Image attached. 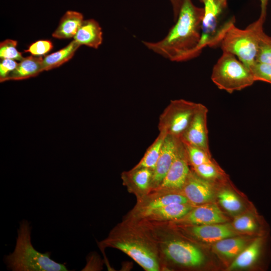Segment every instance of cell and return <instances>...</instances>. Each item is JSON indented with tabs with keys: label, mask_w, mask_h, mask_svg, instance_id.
<instances>
[{
	"label": "cell",
	"mask_w": 271,
	"mask_h": 271,
	"mask_svg": "<svg viewBox=\"0 0 271 271\" xmlns=\"http://www.w3.org/2000/svg\"><path fill=\"white\" fill-rule=\"evenodd\" d=\"M43 58L30 56L24 58L8 76V80H20L35 77L44 71Z\"/></svg>",
	"instance_id": "ffe728a7"
},
{
	"label": "cell",
	"mask_w": 271,
	"mask_h": 271,
	"mask_svg": "<svg viewBox=\"0 0 271 271\" xmlns=\"http://www.w3.org/2000/svg\"><path fill=\"white\" fill-rule=\"evenodd\" d=\"M189 165L185 145L180 139L171 166L161 185L154 190L180 192L190 172Z\"/></svg>",
	"instance_id": "30bf717a"
},
{
	"label": "cell",
	"mask_w": 271,
	"mask_h": 271,
	"mask_svg": "<svg viewBox=\"0 0 271 271\" xmlns=\"http://www.w3.org/2000/svg\"><path fill=\"white\" fill-rule=\"evenodd\" d=\"M174 225L182 233L194 240L206 243H215L224 238L236 235L233 227L225 223L205 225Z\"/></svg>",
	"instance_id": "8fae6325"
},
{
	"label": "cell",
	"mask_w": 271,
	"mask_h": 271,
	"mask_svg": "<svg viewBox=\"0 0 271 271\" xmlns=\"http://www.w3.org/2000/svg\"><path fill=\"white\" fill-rule=\"evenodd\" d=\"M145 223L154 238L158 248L162 271L172 270L175 267L195 268L202 266L205 256L193 239L180 231L170 222Z\"/></svg>",
	"instance_id": "3957f363"
},
{
	"label": "cell",
	"mask_w": 271,
	"mask_h": 271,
	"mask_svg": "<svg viewBox=\"0 0 271 271\" xmlns=\"http://www.w3.org/2000/svg\"><path fill=\"white\" fill-rule=\"evenodd\" d=\"M201 104L183 99L171 100L159 116V132L181 138Z\"/></svg>",
	"instance_id": "52a82bcc"
},
{
	"label": "cell",
	"mask_w": 271,
	"mask_h": 271,
	"mask_svg": "<svg viewBox=\"0 0 271 271\" xmlns=\"http://www.w3.org/2000/svg\"><path fill=\"white\" fill-rule=\"evenodd\" d=\"M174 203H190L181 192L163 190H154L141 199L137 200L134 207L122 219L139 221L154 209Z\"/></svg>",
	"instance_id": "9c48e42d"
},
{
	"label": "cell",
	"mask_w": 271,
	"mask_h": 271,
	"mask_svg": "<svg viewBox=\"0 0 271 271\" xmlns=\"http://www.w3.org/2000/svg\"><path fill=\"white\" fill-rule=\"evenodd\" d=\"M192 170L202 178L211 182L223 177V173L212 160L198 166L193 167Z\"/></svg>",
	"instance_id": "4316f807"
},
{
	"label": "cell",
	"mask_w": 271,
	"mask_h": 271,
	"mask_svg": "<svg viewBox=\"0 0 271 271\" xmlns=\"http://www.w3.org/2000/svg\"><path fill=\"white\" fill-rule=\"evenodd\" d=\"M31 230L28 221L23 220L20 222L15 249L4 257L8 269L13 271L68 270L64 264L51 259L50 252L42 253L34 247Z\"/></svg>",
	"instance_id": "277c9868"
},
{
	"label": "cell",
	"mask_w": 271,
	"mask_h": 271,
	"mask_svg": "<svg viewBox=\"0 0 271 271\" xmlns=\"http://www.w3.org/2000/svg\"><path fill=\"white\" fill-rule=\"evenodd\" d=\"M217 197L221 206L229 212L236 213L242 209L241 201L234 193L228 189L221 190Z\"/></svg>",
	"instance_id": "d4e9b609"
},
{
	"label": "cell",
	"mask_w": 271,
	"mask_h": 271,
	"mask_svg": "<svg viewBox=\"0 0 271 271\" xmlns=\"http://www.w3.org/2000/svg\"><path fill=\"white\" fill-rule=\"evenodd\" d=\"M204 5V15L201 25V37L199 48L201 52L207 46H219L223 34L234 20L231 18L222 23L221 18L227 7L228 0H199Z\"/></svg>",
	"instance_id": "ba28073f"
},
{
	"label": "cell",
	"mask_w": 271,
	"mask_h": 271,
	"mask_svg": "<svg viewBox=\"0 0 271 271\" xmlns=\"http://www.w3.org/2000/svg\"><path fill=\"white\" fill-rule=\"evenodd\" d=\"M204 15L203 8L196 7L192 0H183L175 25L162 40L143 41L150 50L173 62H183L197 57Z\"/></svg>",
	"instance_id": "6da1fadb"
},
{
	"label": "cell",
	"mask_w": 271,
	"mask_h": 271,
	"mask_svg": "<svg viewBox=\"0 0 271 271\" xmlns=\"http://www.w3.org/2000/svg\"><path fill=\"white\" fill-rule=\"evenodd\" d=\"M226 220L219 208L209 202L195 206L182 218L170 223L175 225H194L225 223Z\"/></svg>",
	"instance_id": "4fadbf2b"
},
{
	"label": "cell",
	"mask_w": 271,
	"mask_h": 271,
	"mask_svg": "<svg viewBox=\"0 0 271 271\" xmlns=\"http://www.w3.org/2000/svg\"><path fill=\"white\" fill-rule=\"evenodd\" d=\"M98 245L120 250L146 271H162L157 243L143 222L122 219Z\"/></svg>",
	"instance_id": "7a4b0ae2"
},
{
	"label": "cell",
	"mask_w": 271,
	"mask_h": 271,
	"mask_svg": "<svg viewBox=\"0 0 271 271\" xmlns=\"http://www.w3.org/2000/svg\"><path fill=\"white\" fill-rule=\"evenodd\" d=\"M73 38L80 46L84 45L97 49L103 39L101 28L94 19L83 20Z\"/></svg>",
	"instance_id": "d6986e66"
},
{
	"label": "cell",
	"mask_w": 271,
	"mask_h": 271,
	"mask_svg": "<svg viewBox=\"0 0 271 271\" xmlns=\"http://www.w3.org/2000/svg\"><path fill=\"white\" fill-rule=\"evenodd\" d=\"M266 8H261L259 18L245 29H239L232 23L226 29L219 46L222 52L231 53L248 68L255 62Z\"/></svg>",
	"instance_id": "5b68a950"
},
{
	"label": "cell",
	"mask_w": 271,
	"mask_h": 271,
	"mask_svg": "<svg viewBox=\"0 0 271 271\" xmlns=\"http://www.w3.org/2000/svg\"><path fill=\"white\" fill-rule=\"evenodd\" d=\"M173 8L174 21L178 18L183 0H169Z\"/></svg>",
	"instance_id": "836d02e7"
},
{
	"label": "cell",
	"mask_w": 271,
	"mask_h": 271,
	"mask_svg": "<svg viewBox=\"0 0 271 271\" xmlns=\"http://www.w3.org/2000/svg\"><path fill=\"white\" fill-rule=\"evenodd\" d=\"M180 192L194 206L209 203L214 198L211 182L199 177L192 169Z\"/></svg>",
	"instance_id": "9a60e30c"
},
{
	"label": "cell",
	"mask_w": 271,
	"mask_h": 271,
	"mask_svg": "<svg viewBox=\"0 0 271 271\" xmlns=\"http://www.w3.org/2000/svg\"><path fill=\"white\" fill-rule=\"evenodd\" d=\"M211 79L219 89L229 93L243 89L255 82L249 69L235 55L225 52L214 65Z\"/></svg>",
	"instance_id": "8992f818"
},
{
	"label": "cell",
	"mask_w": 271,
	"mask_h": 271,
	"mask_svg": "<svg viewBox=\"0 0 271 271\" xmlns=\"http://www.w3.org/2000/svg\"><path fill=\"white\" fill-rule=\"evenodd\" d=\"M208 112L207 107L201 104L180 139L186 144L200 148L210 153L207 124Z\"/></svg>",
	"instance_id": "7c38bea8"
},
{
	"label": "cell",
	"mask_w": 271,
	"mask_h": 271,
	"mask_svg": "<svg viewBox=\"0 0 271 271\" xmlns=\"http://www.w3.org/2000/svg\"><path fill=\"white\" fill-rule=\"evenodd\" d=\"M255 61L271 65V37L262 33Z\"/></svg>",
	"instance_id": "4dcf8cb0"
},
{
	"label": "cell",
	"mask_w": 271,
	"mask_h": 271,
	"mask_svg": "<svg viewBox=\"0 0 271 271\" xmlns=\"http://www.w3.org/2000/svg\"><path fill=\"white\" fill-rule=\"evenodd\" d=\"M184 144L189 164L192 168L212 161L210 153L200 148Z\"/></svg>",
	"instance_id": "83f0119b"
},
{
	"label": "cell",
	"mask_w": 271,
	"mask_h": 271,
	"mask_svg": "<svg viewBox=\"0 0 271 271\" xmlns=\"http://www.w3.org/2000/svg\"><path fill=\"white\" fill-rule=\"evenodd\" d=\"M52 48L53 45L50 41L39 40L31 44L25 52H29L33 55H42L49 52Z\"/></svg>",
	"instance_id": "1f68e13d"
},
{
	"label": "cell",
	"mask_w": 271,
	"mask_h": 271,
	"mask_svg": "<svg viewBox=\"0 0 271 271\" xmlns=\"http://www.w3.org/2000/svg\"><path fill=\"white\" fill-rule=\"evenodd\" d=\"M180 140V138L166 136L159 158L153 170L152 191L159 187L171 166L176 157Z\"/></svg>",
	"instance_id": "2e32d148"
},
{
	"label": "cell",
	"mask_w": 271,
	"mask_h": 271,
	"mask_svg": "<svg viewBox=\"0 0 271 271\" xmlns=\"http://www.w3.org/2000/svg\"><path fill=\"white\" fill-rule=\"evenodd\" d=\"M153 173L151 169L134 167L121 173L122 184L137 200H140L152 191Z\"/></svg>",
	"instance_id": "5bb4252c"
},
{
	"label": "cell",
	"mask_w": 271,
	"mask_h": 271,
	"mask_svg": "<svg viewBox=\"0 0 271 271\" xmlns=\"http://www.w3.org/2000/svg\"><path fill=\"white\" fill-rule=\"evenodd\" d=\"M80 45L74 40L60 50L46 56L43 59L44 71L59 67L71 59Z\"/></svg>",
	"instance_id": "7402d4cb"
},
{
	"label": "cell",
	"mask_w": 271,
	"mask_h": 271,
	"mask_svg": "<svg viewBox=\"0 0 271 271\" xmlns=\"http://www.w3.org/2000/svg\"><path fill=\"white\" fill-rule=\"evenodd\" d=\"M17 41L7 39L0 44L1 59H11L20 61L23 59L22 53L19 52L17 48Z\"/></svg>",
	"instance_id": "f546056e"
},
{
	"label": "cell",
	"mask_w": 271,
	"mask_h": 271,
	"mask_svg": "<svg viewBox=\"0 0 271 271\" xmlns=\"http://www.w3.org/2000/svg\"><path fill=\"white\" fill-rule=\"evenodd\" d=\"M166 134L159 132L153 143L148 148L144 155L135 167L154 170L159 158L162 145Z\"/></svg>",
	"instance_id": "cb8c5ba5"
},
{
	"label": "cell",
	"mask_w": 271,
	"mask_h": 271,
	"mask_svg": "<svg viewBox=\"0 0 271 271\" xmlns=\"http://www.w3.org/2000/svg\"><path fill=\"white\" fill-rule=\"evenodd\" d=\"M246 246V241L244 238L232 236L215 242L213 248L219 254L232 258L235 257Z\"/></svg>",
	"instance_id": "603a6c76"
},
{
	"label": "cell",
	"mask_w": 271,
	"mask_h": 271,
	"mask_svg": "<svg viewBox=\"0 0 271 271\" xmlns=\"http://www.w3.org/2000/svg\"><path fill=\"white\" fill-rule=\"evenodd\" d=\"M16 60L11 59H1L0 62V81H7L10 74L15 70L18 65Z\"/></svg>",
	"instance_id": "d6a6232c"
},
{
	"label": "cell",
	"mask_w": 271,
	"mask_h": 271,
	"mask_svg": "<svg viewBox=\"0 0 271 271\" xmlns=\"http://www.w3.org/2000/svg\"><path fill=\"white\" fill-rule=\"evenodd\" d=\"M195 206L190 203H174L154 209L139 221L151 222H170L181 219Z\"/></svg>",
	"instance_id": "ac0fdd59"
},
{
	"label": "cell",
	"mask_w": 271,
	"mask_h": 271,
	"mask_svg": "<svg viewBox=\"0 0 271 271\" xmlns=\"http://www.w3.org/2000/svg\"><path fill=\"white\" fill-rule=\"evenodd\" d=\"M83 20L81 13L74 11H67L61 19L52 36L57 39L74 38Z\"/></svg>",
	"instance_id": "44dd1931"
},
{
	"label": "cell",
	"mask_w": 271,
	"mask_h": 271,
	"mask_svg": "<svg viewBox=\"0 0 271 271\" xmlns=\"http://www.w3.org/2000/svg\"><path fill=\"white\" fill-rule=\"evenodd\" d=\"M265 241V236H257L235 257L227 269L246 268L257 263L263 256Z\"/></svg>",
	"instance_id": "e0dca14e"
},
{
	"label": "cell",
	"mask_w": 271,
	"mask_h": 271,
	"mask_svg": "<svg viewBox=\"0 0 271 271\" xmlns=\"http://www.w3.org/2000/svg\"><path fill=\"white\" fill-rule=\"evenodd\" d=\"M249 70L254 80L261 81L271 84V65L255 61Z\"/></svg>",
	"instance_id": "f1b7e54d"
},
{
	"label": "cell",
	"mask_w": 271,
	"mask_h": 271,
	"mask_svg": "<svg viewBox=\"0 0 271 271\" xmlns=\"http://www.w3.org/2000/svg\"><path fill=\"white\" fill-rule=\"evenodd\" d=\"M261 226L258 219L250 215H240L233 222V228L242 232H257L261 229Z\"/></svg>",
	"instance_id": "484cf974"
}]
</instances>
